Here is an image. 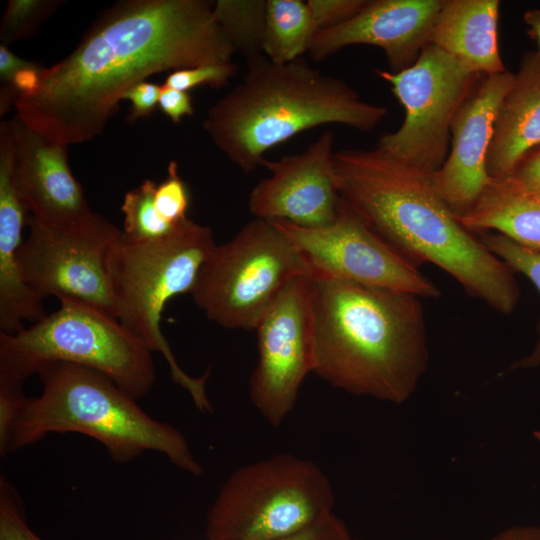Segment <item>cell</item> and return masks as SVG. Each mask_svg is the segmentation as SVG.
Here are the masks:
<instances>
[{"label":"cell","mask_w":540,"mask_h":540,"mask_svg":"<svg viewBox=\"0 0 540 540\" xmlns=\"http://www.w3.org/2000/svg\"><path fill=\"white\" fill-rule=\"evenodd\" d=\"M490 540H540V528L535 526L511 527Z\"/></svg>","instance_id":"obj_37"},{"label":"cell","mask_w":540,"mask_h":540,"mask_svg":"<svg viewBox=\"0 0 540 540\" xmlns=\"http://www.w3.org/2000/svg\"><path fill=\"white\" fill-rule=\"evenodd\" d=\"M27 224L30 233L20 260L32 291L42 299L55 296L88 305L118 320L107 255L122 230L96 213L71 226L49 225L32 215Z\"/></svg>","instance_id":"obj_11"},{"label":"cell","mask_w":540,"mask_h":540,"mask_svg":"<svg viewBox=\"0 0 540 540\" xmlns=\"http://www.w3.org/2000/svg\"><path fill=\"white\" fill-rule=\"evenodd\" d=\"M524 22L529 27L530 35L534 36L538 42L540 53V9H530L524 13Z\"/></svg>","instance_id":"obj_38"},{"label":"cell","mask_w":540,"mask_h":540,"mask_svg":"<svg viewBox=\"0 0 540 540\" xmlns=\"http://www.w3.org/2000/svg\"><path fill=\"white\" fill-rule=\"evenodd\" d=\"M443 0H368L347 22L319 31L308 51L321 62L357 44L381 48L391 72L411 67L430 43Z\"/></svg>","instance_id":"obj_16"},{"label":"cell","mask_w":540,"mask_h":540,"mask_svg":"<svg viewBox=\"0 0 540 540\" xmlns=\"http://www.w3.org/2000/svg\"><path fill=\"white\" fill-rule=\"evenodd\" d=\"M15 144L11 128H0V332L15 334L24 321L47 316L42 298L27 285L20 260L26 209L14 179Z\"/></svg>","instance_id":"obj_18"},{"label":"cell","mask_w":540,"mask_h":540,"mask_svg":"<svg viewBox=\"0 0 540 540\" xmlns=\"http://www.w3.org/2000/svg\"><path fill=\"white\" fill-rule=\"evenodd\" d=\"M161 88L162 85L144 80L125 92L122 100H127L131 104L128 117L131 123L149 117L155 111L159 103Z\"/></svg>","instance_id":"obj_32"},{"label":"cell","mask_w":540,"mask_h":540,"mask_svg":"<svg viewBox=\"0 0 540 540\" xmlns=\"http://www.w3.org/2000/svg\"><path fill=\"white\" fill-rule=\"evenodd\" d=\"M294 242L315 276L351 281L371 287L440 296L437 286L418 267L375 234L341 199L336 219L324 227H303L274 221Z\"/></svg>","instance_id":"obj_12"},{"label":"cell","mask_w":540,"mask_h":540,"mask_svg":"<svg viewBox=\"0 0 540 540\" xmlns=\"http://www.w3.org/2000/svg\"><path fill=\"white\" fill-rule=\"evenodd\" d=\"M52 363L96 370L136 399L156 382L152 352L117 319L66 300L31 327L0 332V373L23 381Z\"/></svg>","instance_id":"obj_7"},{"label":"cell","mask_w":540,"mask_h":540,"mask_svg":"<svg viewBox=\"0 0 540 540\" xmlns=\"http://www.w3.org/2000/svg\"><path fill=\"white\" fill-rule=\"evenodd\" d=\"M312 372L348 393L400 404L428 364L423 307L409 293L314 276Z\"/></svg>","instance_id":"obj_3"},{"label":"cell","mask_w":540,"mask_h":540,"mask_svg":"<svg viewBox=\"0 0 540 540\" xmlns=\"http://www.w3.org/2000/svg\"><path fill=\"white\" fill-rule=\"evenodd\" d=\"M64 3L62 0H9L0 25L1 45L30 38Z\"/></svg>","instance_id":"obj_26"},{"label":"cell","mask_w":540,"mask_h":540,"mask_svg":"<svg viewBox=\"0 0 540 540\" xmlns=\"http://www.w3.org/2000/svg\"><path fill=\"white\" fill-rule=\"evenodd\" d=\"M238 67L233 62L211 63L171 72L164 85L188 92L198 86L222 88L236 75Z\"/></svg>","instance_id":"obj_29"},{"label":"cell","mask_w":540,"mask_h":540,"mask_svg":"<svg viewBox=\"0 0 540 540\" xmlns=\"http://www.w3.org/2000/svg\"><path fill=\"white\" fill-rule=\"evenodd\" d=\"M540 144V53L527 51L499 107L486 159L493 179L509 177L518 161Z\"/></svg>","instance_id":"obj_19"},{"label":"cell","mask_w":540,"mask_h":540,"mask_svg":"<svg viewBox=\"0 0 540 540\" xmlns=\"http://www.w3.org/2000/svg\"><path fill=\"white\" fill-rule=\"evenodd\" d=\"M315 273L274 221L254 218L215 245L191 296L206 317L228 329L255 330L289 283Z\"/></svg>","instance_id":"obj_9"},{"label":"cell","mask_w":540,"mask_h":540,"mask_svg":"<svg viewBox=\"0 0 540 540\" xmlns=\"http://www.w3.org/2000/svg\"><path fill=\"white\" fill-rule=\"evenodd\" d=\"M333 175L340 198L409 262L432 263L493 309L514 310V271L459 222L433 175L377 148L336 151Z\"/></svg>","instance_id":"obj_2"},{"label":"cell","mask_w":540,"mask_h":540,"mask_svg":"<svg viewBox=\"0 0 540 540\" xmlns=\"http://www.w3.org/2000/svg\"><path fill=\"white\" fill-rule=\"evenodd\" d=\"M157 184L146 179L126 192L121 210L124 215L122 233L135 243L160 240L170 235L178 226L166 222L157 212L155 191Z\"/></svg>","instance_id":"obj_24"},{"label":"cell","mask_w":540,"mask_h":540,"mask_svg":"<svg viewBox=\"0 0 540 540\" xmlns=\"http://www.w3.org/2000/svg\"><path fill=\"white\" fill-rule=\"evenodd\" d=\"M469 231H494L540 252V199L511 178H491L474 206L457 217Z\"/></svg>","instance_id":"obj_21"},{"label":"cell","mask_w":540,"mask_h":540,"mask_svg":"<svg viewBox=\"0 0 540 540\" xmlns=\"http://www.w3.org/2000/svg\"><path fill=\"white\" fill-rule=\"evenodd\" d=\"M10 121L15 184L30 215L53 226L88 220L94 213L71 171L69 145L30 128L16 115Z\"/></svg>","instance_id":"obj_17"},{"label":"cell","mask_w":540,"mask_h":540,"mask_svg":"<svg viewBox=\"0 0 540 540\" xmlns=\"http://www.w3.org/2000/svg\"><path fill=\"white\" fill-rule=\"evenodd\" d=\"M498 0H443L430 43L476 75L506 71L498 46Z\"/></svg>","instance_id":"obj_20"},{"label":"cell","mask_w":540,"mask_h":540,"mask_svg":"<svg viewBox=\"0 0 540 540\" xmlns=\"http://www.w3.org/2000/svg\"><path fill=\"white\" fill-rule=\"evenodd\" d=\"M267 0H217L213 15L233 46L247 62L265 56L263 51Z\"/></svg>","instance_id":"obj_23"},{"label":"cell","mask_w":540,"mask_h":540,"mask_svg":"<svg viewBox=\"0 0 540 540\" xmlns=\"http://www.w3.org/2000/svg\"><path fill=\"white\" fill-rule=\"evenodd\" d=\"M33 62L22 59L0 44V83L11 85L16 74L30 66Z\"/></svg>","instance_id":"obj_36"},{"label":"cell","mask_w":540,"mask_h":540,"mask_svg":"<svg viewBox=\"0 0 540 540\" xmlns=\"http://www.w3.org/2000/svg\"><path fill=\"white\" fill-rule=\"evenodd\" d=\"M0 540H42L28 526L20 495L0 477Z\"/></svg>","instance_id":"obj_28"},{"label":"cell","mask_w":540,"mask_h":540,"mask_svg":"<svg viewBox=\"0 0 540 540\" xmlns=\"http://www.w3.org/2000/svg\"><path fill=\"white\" fill-rule=\"evenodd\" d=\"M351 540H362V539H355V538H352Z\"/></svg>","instance_id":"obj_39"},{"label":"cell","mask_w":540,"mask_h":540,"mask_svg":"<svg viewBox=\"0 0 540 540\" xmlns=\"http://www.w3.org/2000/svg\"><path fill=\"white\" fill-rule=\"evenodd\" d=\"M513 79L508 70L480 76L453 118L449 153L433 179L456 217L474 206L491 180L487 154L499 107Z\"/></svg>","instance_id":"obj_15"},{"label":"cell","mask_w":540,"mask_h":540,"mask_svg":"<svg viewBox=\"0 0 540 540\" xmlns=\"http://www.w3.org/2000/svg\"><path fill=\"white\" fill-rule=\"evenodd\" d=\"M483 244L514 272L525 275L540 293V252L525 248L511 239L492 231L476 233ZM540 366L539 336L532 351L510 365L509 370L530 369Z\"/></svg>","instance_id":"obj_25"},{"label":"cell","mask_w":540,"mask_h":540,"mask_svg":"<svg viewBox=\"0 0 540 540\" xmlns=\"http://www.w3.org/2000/svg\"><path fill=\"white\" fill-rule=\"evenodd\" d=\"M215 245L212 229L188 218L170 235L156 241L135 243L121 233L107 255L118 321L151 352L164 357L172 381L189 393L201 412L212 411L206 393L209 370L199 377L186 373L160 325L168 301L191 293Z\"/></svg>","instance_id":"obj_6"},{"label":"cell","mask_w":540,"mask_h":540,"mask_svg":"<svg viewBox=\"0 0 540 540\" xmlns=\"http://www.w3.org/2000/svg\"><path fill=\"white\" fill-rule=\"evenodd\" d=\"M158 107L175 124L181 123L185 116L194 114L191 95L164 84L161 88Z\"/></svg>","instance_id":"obj_35"},{"label":"cell","mask_w":540,"mask_h":540,"mask_svg":"<svg viewBox=\"0 0 540 540\" xmlns=\"http://www.w3.org/2000/svg\"><path fill=\"white\" fill-rule=\"evenodd\" d=\"M190 205L189 189L178 174V165L172 160L168 166V175L157 184L155 206L159 215L169 224L179 226L187 220L186 212Z\"/></svg>","instance_id":"obj_27"},{"label":"cell","mask_w":540,"mask_h":540,"mask_svg":"<svg viewBox=\"0 0 540 540\" xmlns=\"http://www.w3.org/2000/svg\"><path fill=\"white\" fill-rule=\"evenodd\" d=\"M38 375L42 391L22 406L10 432L7 455L51 433H80L101 443L116 463H128L151 451L189 474H203L183 433L144 412L136 398L109 377L70 363L46 365Z\"/></svg>","instance_id":"obj_5"},{"label":"cell","mask_w":540,"mask_h":540,"mask_svg":"<svg viewBox=\"0 0 540 540\" xmlns=\"http://www.w3.org/2000/svg\"><path fill=\"white\" fill-rule=\"evenodd\" d=\"M22 380L0 373V454L7 456V444L13 424L26 401Z\"/></svg>","instance_id":"obj_30"},{"label":"cell","mask_w":540,"mask_h":540,"mask_svg":"<svg viewBox=\"0 0 540 540\" xmlns=\"http://www.w3.org/2000/svg\"><path fill=\"white\" fill-rule=\"evenodd\" d=\"M306 3L319 32L347 22L363 10L368 0H308Z\"/></svg>","instance_id":"obj_31"},{"label":"cell","mask_w":540,"mask_h":540,"mask_svg":"<svg viewBox=\"0 0 540 540\" xmlns=\"http://www.w3.org/2000/svg\"><path fill=\"white\" fill-rule=\"evenodd\" d=\"M387 113L303 58L279 64L263 56L247 62L241 81L208 109L202 125L213 144L250 173L268 150L306 130L338 124L370 132Z\"/></svg>","instance_id":"obj_4"},{"label":"cell","mask_w":540,"mask_h":540,"mask_svg":"<svg viewBox=\"0 0 540 540\" xmlns=\"http://www.w3.org/2000/svg\"><path fill=\"white\" fill-rule=\"evenodd\" d=\"M318 33L311 11L301 0H267L263 51L274 63H289L308 53Z\"/></svg>","instance_id":"obj_22"},{"label":"cell","mask_w":540,"mask_h":540,"mask_svg":"<svg viewBox=\"0 0 540 540\" xmlns=\"http://www.w3.org/2000/svg\"><path fill=\"white\" fill-rule=\"evenodd\" d=\"M509 178L540 199V144L522 156Z\"/></svg>","instance_id":"obj_33"},{"label":"cell","mask_w":540,"mask_h":540,"mask_svg":"<svg viewBox=\"0 0 540 540\" xmlns=\"http://www.w3.org/2000/svg\"><path fill=\"white\" fill-rule=\"evenodd\" d=\"M344 524L335 514L297 533L276 540H351Z\"/></svg>","instance_id":"obj_34"},{"label":"cell","mask_w":540,"mask_h":540,"mask_svg":"<svg viewBox=\"0 0 540 540\" xmlns=\"http://www.w3.org/2000/svg\"><path fill=\"white\" fill-rule=\"evenodd\" d=\"M330 481L314 462L276 454L234 471L208 511V540H276L334 514Z\"/></svg>","instance_id":"obj_8"},{"label":"cell","mask_w":540,"mask_h":540,"mask_svg":"<svg viewBox=\"0 0 540 540\" xmlns=\"http://www.w3.org/2000/svg\"><path fill=\"white\" fill-rule=\"evenodd\" d=\"M374 71L390 84L405 111L401 126L382 135L377 149L413 168L435 174L449 153L453 118L482 75L465 70L431 43L405 70Z\"/></svg>","instance_id":"obj_10"},{"label":"cell","mask_w":540,"mask_h":540,"mask_svg":"<svg viewBox=\"0 0 540 540\" xmlns=\"http://www.w3.org/2000/svg\"><path fill=\"white\" fill-rule=\"evenodd\" d=\"M313 275L294 278L256 327L258 361L249 381L250 400L273 427L295 407L312 372Z\"/></svg>","instance_id":"obj_13"},{"label":"cell","mask_w":540,"mask_h":540,"mask_svg":"<svg viewBox=\"0 0 540 540\" xmlns=\"http://www.w3.org/2000/svg\"><path fill=\"white\" fill-rule=\"evenodd\" d=\"M334 143V132L326 130L300 153L277 160L265 158L261 166L270 171V176L251 190V214L303 227L331 224L341 201L333 175Z\"/></svg>","instance_id":"obj_14"},{"label":"cell","mask_w":540,"mask_h":540,"mask_svg":"<svg viewBox=\"0 0 540 540\" xmlns=\"http://www.w3.org/2000/svg\"><path fill=\"white\" fill-rule=\"evenodd\" d=\"M235 50L206 0H122L103 11L65 58L18 95L16 116L68 145L99 136L125 92L147 77L232 62Z\"/></svg>","instance_id":"obj_1"}]
</instances>
